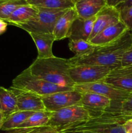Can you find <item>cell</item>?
Returning <instances> with one entry per match:
<instances>
[{"mask_svg":"<svg viewBox=\"0 0 132 133\" xmlns=\"http://www.w3.org/2000/svg\"><path fill=\"white\" fill-rule=\"evenodd\" d=\"M38 133H60L56 127H45L41 128Z\"/></svg>","mask_w":132,"mask_h":133,"instance_id":"30","label":"cell"},{"mask_svg":"<svg viewBox=\"0 0 132 133\" xmlns=\"http://www.w3.org/2000/svg\"><path fill=\"white\" fill-rule=\"evenodd\" d=\"M121 19L120 12L116 7L106 6L95 16L93 29L89 40L94 37L104 29L115 24Z\"/></svg>","mask_w":132,"mask_h":133,"instance_id":"14","label":"cell"},{"mask_svg":"<svg viewBox=\"0 0 132 133\" xmlns=\"http://www.w3.org/2000/svg\"><path fill=\"white\" fill-rule=\"evenodd\" d=\"M120 112L128 118H132V92H129L125 99L120 103Z\"/></svg>","mask_w":132,"mask_h":133,"instance_id":"26","label":"cell"},{"mask_svg":"<svg viewBox=\"0 0 132 133\" xmlns=\"http://www.w3.org/2000/svg\"><path fill=\"white\" fill-rule=\"evenodd\" d=\"M106 6V0H78L75 3L74 8L78 17L82 19H89L96 16Z\"/></svg>","mask_w":132,"mask_h":133,"instance_id":"17","label":"cell"},{"mask_svg":"<svg viewBox=\"0 0 132 133\" xmlns=\"http://www.w3.org/2000/svg\"><path fill=\"white\" fill-rule=\"evenodd\" d=\"M7 22L0 19V35L6 32V29H7Z\"/></svg>","mask_w":132,"mask_h":133,"instance_id":"33","label":"cell"},{"mask_svg":"<svg viewBox=\"0 0 132 133\" xmlns=\"http://www.w3.org/2000/svg\"><path fill=\"white\" fill-rule=\"evenodd\" d=\"M34 112L18 110L6 118L3 123L1 131H9L19 129V127L32 115Z\"/></svg>","mask_w":132,"mask_h":133,"instance_id":"22","label":"cell"},{"mask_svg":"<svg viewBox=\"0 0 132 133\" xmlns=\"http://www.w3.org/2000/svg\"><path fill=\"white\" fill-rule=\"evenodd\" d=\"M129 31L122 20L109 26L89 40V42L96 47L104 46L116 41Z\"/></svg>","mask_w":132,"mask_h":133,"instance_id":"13","label":"cell"},{"mask_svg":"<svg viewBox=\"0 0 132 133\" xmlns=\"http://www.w3.org/2000/svg\"><path fill=\"white\" fill-rule=\"evenodd\" d=\"M131 32V34H132V32Z\"/></svg>","mask_w":132,"mask_h":133,"instance_id":"37","label":"cell"},{"mask_svg":"<svg viewBox=\"0 0 132 133\" xmlns=\"http://www.w3.org/2000/svg\"><path fill=\"white\" fill-rule=\"evenodd\" d=\"M38 9L36 6L27 4L18 7L6 22L18 27L34 19L38 15Z\"/></svg>","mask_w":132,"mask_h":133,"instance_id":"19","label":"cell"},{"mask_svg":"<svg viewBox=\"0 0 132 133\" xmlns=\"http://www.w3.org/2000/svg\"><path fill=\"white\" fill-rule=\"evenodd\" d=\"M75 90L81 92H92L108 97L112 101L111 107L120 110V103L125 99L129 92L117 89L104 81L83 84H75Z\"/></svg>","mask_w":132,"mask_h":133,"instance_id":"8","label":"cell"},{"mask_svg":"<svg viewBox=\"0 0 132 133\" xmlns=\"http://www.w3.org/2000/svg\"><path fill=\"white\" fill-rule=\"evenodd\" d=\"M132 45V34L127 31L116 41L104 46L96 47L91 53L82 57L69 58L71 66L82 64L98 65L114 69L121 66L125 52Z\"/></svg>","mask_w":132,"mask_h":133,"instance_id":"1","label":"cell"},{"mask_svg":"<svg viewBox=\"0 0 132 133\" xmlns=\"http://www.w3.org/2000/svg\"><path fill=\"white\" fill-rule=\"evenodd\" d=\"M10 89L16 97L18 110L36 112L46 110L41 96L12 87H10Z\"/></svg>","mask_w":132,"mask_h":133,"instance_id":"11","label":"cell"},{"mask_svg":"<svg viewBox=\"0 0 132 133\" xmlns=\"http://www.w3.org/2000/svg\"><path fill=\"white\" fill-rule=\"evenodd\" d=\"M131 119L110 110L83 123L61 130L60 133H126L124 123Z\"/></svg>","mask_w":132,"mask_h":133,"instance_id":"3","label":"cell"},{"mask_svg":"<svg viewBox=\"0 0 132 133\" xmlns=\"http://www.w3.org/2000/svg\"><path fill=\"white\" fill-rule=\"evenodd\" d=\"M70 50L75 54V57H82L91 53L96 46L89 42L83 40H69L68 44Z\"/></svg>","mask_w":132,"mask_h":133,"instance_id":"24","label":"cell"},{"mask_svg":"<svg viewBox=\"0 0 132 133\" xmlns=\"http://www.w3.org/2000/svg\"><path fill=\"white\" fill-rule=\"evenodd\" d=\"M4 120H5V117H4L3 114L0 110V131H1V127H2Z\"/></svg>","mask_w":132,"mask_h":133,"instance_id":"34","label":"cell"},{"mask_svg":"<svg viewBox=\"0 0 132 133\" xmlns=\"http://www.w3.org/2000/svg\"><path fill=\"white\" fill-rule=\"evenodd\" d=\"M95 16L89 19L78 17L70 29L68 35L69 40H83L89 41L93 29Z\"/></svg>","mask_w":132,"mask_h":133,"instance_id":"15","label":"cell"},{"mask_svg":"<svg viewBox=\"0 0 132 133\" xmlns=\"http://www.w3.org/2000/svg\"><path fill=\"white\" fill-rule=\"evenodd\" d=\"M12 87L18 89L31 92L41 97L56 92L74 89L73 88L61 87L48 83L32 75L28 68L13 79Z\"/></svg>","mask_w":132,"mask_h":133,"instance_id":"4","label":"cell"},{"mask_svg":"<svg viewBox=\"0 0 132 133\" xmlns=\"http://www.w3.org/2000/svg\"><path fill=\"white\" fill-rule=\"evenodd\" d=\"M78 18L75 8L68 9L56 23L53 34L55 40H61L68 38L70 29L74 21Z\"/></svg>","mask_w":132,"mask_h":133,"instance_id":"18","label":"cell"},{"mask_svg":"<svg viewBox=\"0 0 132 133\" xmlns=\"http://www.w3.org/2000/svg\"><path fill=\"white\" fill-rule=\"evenodd\" d=\"M29 5L39 8L66 10L75 6L72 0H27Z\"/></svg>","mask_w":132,"mask_h":133,"instance_id":"23","label":"cell"},{"mask_svg":"<svg viewBox=\"0 0 132 133\" xmlns=\"http://www.w3.org/2000/svg\"><path fill=\"white\" fill-rule=\"evenodd\" d=\"M80 105L87 110L93 118L108 110L112 105V101L98 94L82 92Z\"/></svg>","mask_w":132,"mask_h":133,"instance_id":"10","label":"cell"},{"mask_svg":"<svg viewBox=\"0 0 132 133\" xmlns=\"http://www.w3.org/2000/svg\"><path fill=\"white\" fill-rule=\"evenodd\" d=\"M124 126L126 133H132V118L128 119L124 123Z\"/></svg>","mask_w":132,"mask_h":133,"instance_id":"32","label":"cell"},{"mask_svg":"<svg viewBox=\"0 0 132 133\" xmlns=\"http://www.w3.org/2000/svg\"><path fill=\"white\" fill-rule=\"evenodd\" d=\"M0 110L5 119L18 110L16 97L10 88L0 87Z\"/></svg>","mask_w":132,"mask_h":133,"instance_id":"20","label":"cell"},{"mask_svg":"<svg viewBox=\"0 0 132 133\" xmlns=\"http://www.w3.org/2000/svg\"><path fill=\"white\" fill-rule=\"evenodd\" d=\"M132 66V45L125 52L121 61V66Z\"/></svg>","mask_w":132,"mask_h":133,"instance_id":"28","label":"cell"},{"mask_svg":"<svg viewBox=\"0 0 132 133\" xmlns=\"http://www.w3.org/2000/svg\"><path fill=\"white\" fill-rule=\"evenodd\" d=\"M42 128H43V127H42ZM41 129V128H40V129H38V130H37V131H34V132H32V133H38V131H40V129Z\"/></svg>","mask_w":132,"mask_h":133,"instance_id":"35","label":"cell"},{"mask_svg":"<svg viewBox=\"0 0 132 133\" xmlns=\"http://www.w3.org/2000/svg\"><path fill=\"white\" fill-rule=\"evenodd\" d=\"M46 110L56 112L64 108L80 104L82 93L75 89L56 92L41 97Z\"/></svg>","mask_w":132,"mask_h":133,"instance_id":"9","label":"cell"},{"mask_svg":"<svg viewBox=\"0 0 132 133\" xmlns=\"http://www.w3.org/2000/svg\"><path fill=\"white\" fill-rule=\"evenodd\" d=\"M91 118L89 111L78 104L53 112L48 126L56 127L60 131L86 122Z\"/></svg>","mask_w":132,"mask_h":133,"instance_id":"5","label":"cell"},{"mask_svg":"<svg viewBox=\"0 0 132 133\" xmlns=\"http://www.w3.org/2000/svg\"><path fill=\"white\" fill-rule=\"evenodd\" d=\"M107 6L117 7L125 1V0H106Z\"/></svg>","mask_w":132,"mask_h":133,"instance_id":"31","label":"cell"},{"mask_svg":"<svg viewBox=\"0 0 132 133\" xmlns=\"http://www.w3.org/2000/svg\"><path fill=\"white\" fill-rule=\"evenodd\" d=\"M52 114V112L46 110L34 112L19 128H42L48 127Z\"/></svg>","mask_w":132,"mask_h":133,"instance_id":"21","label":"cell"},{"mask_svg":"<svg viewBox=\"0 0 132 133\" xmlns=\"http://www.w3.org/2000/svg\"><path fill=\"white\" fill-rule=\"evenodd\" d=\"M27 4V0H0V19L6 22L18 7Z\"/></svg>","mask_w":132,"mask_h":133,"instance_id":"25","label":"cell"},{"mask_svg":"<svg viewBox=\"0 0 132 133\" xmlns=\"http://www.w3.org/2000/svg\"><path fill=\"white\" fill-rule=\"evenodd\" d=\"M111 70V68L98 65H78L71 66L69 75L75 84H88L102 81Z\"/></svg>","mask_w":132,"mask_h":133,"instance_id":"7","label":"cell"},{"mask_svg":"<svg viewBox=\"0 0 132 133\" xmlns=\"http://www.w3.org/2000/svg\"><path fill=\"white\" fill-rule=\"evenodd\" d=\"M71 66L69 59L54 56L47 58H37L28 69L32 75L48 83L73 88L75 84L69 75Z\"/></svg>","mask_w":132,"mask_h":133,"instance_id":"2","label":"cell"},{"mask_svg":"<svg viewBox=\"0 0 132 133\" xmlns=\"http://www.w3.org/2000/svg\"><path fill=\"white\" fill-rule=\"evenodd\" d=\"M72 1H73V2H74V3H75V2H76V1H78V0H72Z\"/></svg>","mask_w":132,"mask_h":133,"instance_id":"36","label":"cell"},{"mask_svg":"<svg viewBox=\"0 0 132 133\" xmlns=\"http://www.w3.org/2000/svg\"><path fill=\"white\" fill-rule=\"evenodd\" d=\"M132 5V0H125L123 3H122L121 5H120L119 6H118L116 7V9L120 11V12H121L124 11V10H127L128 8L130 7Z\"/></svg>","mask_w":132,"mask_h":133,"instance_id":"29","label":"cell"},{"mask_svg":"<svg viewBox=\"0 0 132 133\" xmlns=\"http://www.w3.org/2000/svg\"><path fill=\"white\" fill-rule=\"evenodd\" d=\"M121 19L128 27L130 32H132V5L127 10L120 12Z\"/></svg>","mask_w":132,"mask_h":133,"instance_id":"27","label":"cell"},{"mask_svg":"<svg viewBox=\"0 0 132 133\" xmlns=\"http://www.w3.org/2000/svg\"><path fill=\"white\" fill-rule=\"evenodd\" d=\"M102 81L117 89L132 92V66L113 69Z\"/></svg>","mask_w":132,"mask_h":133,"instance_id":"12","label":"cell"},{"mask_svg":"<svg viewBox=\"0 0 132 133\" xmlns=\"http://www.w3.org/2000/svg\"><path fill=\"white\" fill-rule=\"evenodd\" d=\"M38 15L34 19L18 27L30 32L53 33L56 23L68 9H49L39 8Z\"/></svg>","mask_w":132,"mask_h":133,"instance_id":"6","label":"cell"},{"mask_svg":"<svg viewBox=\"0 0 132 133\" xmlns=\"http://www.w3.org/2000/svg\"><path fill=\"white\" fill-rule=\"evenodd\" d=\"M28 34L37 48V58H47L54 57L52 49L53 43L56 40L53 33L30 32Z\"/></svg>","mask_w":132,"mask_h":133,"instance_id":"16","label":"cell"}]
</instances>
